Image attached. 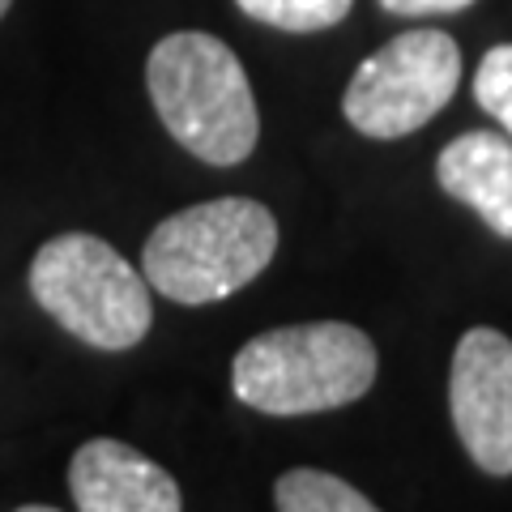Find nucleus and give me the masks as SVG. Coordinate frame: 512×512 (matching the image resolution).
I'll list each match as a JSON object with an SVG mask.
<instances>
[{"instance_id":"1","label":"nucleus","mask_w":512,"mask_h":512,"mask_svg":"<svg viewBox=\"0 0 512 512\" xmlns=\"http://www.w3.org/2000/svg\"><path fill=\"white\" fill-rule=\"evenodd\" d=\"M146 90L167 133L210 167H235L256 150L252 82L222 39L205 30H175L146 60Z\"/></svg>"},{"instance_id":"2","label":"nucleus","mask_w":512,"mask_h":512,"mask_svg":"<svg viewBox=\"0 0 512 512\" xmlns=\"http://www.w3.org/2000/svg\"><path fill=\"white\" fill-rule=\"evenodd\" d=\"M376 380V346L346 320L282 325L239 350L231 363L235 397L248 410L295 419L350 406Z\"/></svg>"},{"instance_id":"3","label":"nucleus","mask_w":512,"mask_h":512,"mask_svg":"<svg viewBox=\"0 0 512 512\" xmlns=\"http://www.w3.org/2000/svg\"><path fill=\"white\" fill-rule=\"evenodd\" d=\"M278 252V222L252 197H218L163 218L141 248L150 291L175 303H214L265 274Z\"/></svg>"},{"instance_id":"4","label":"nucleus","mask_w":512,"mask_h":512,"mask_svg":"<svg viewBox=\"0 0 512 512\" xmlns=\"http://www.w3.org/2000/svg\"><path fill=\"white\" fill-rule=\"evenodd\" d=\"M30 295L94 350H133L154 325L150 282L99 235H56L30 261Z\"/></svg>"},{"instance_id":"5","label":"nucleus","mask_w":512,"mask_h":512,"mask_svg":"<svg viewBox=\"0 0 512 512\" xmlns=\"http://www.w3.org/2000/svg\"><path fill=\"white\" fill-rule=\"evenodd\" d=\"M461 86V47L444 30H406L367 56L342 94V116L372 141L419 133Z\"/></svg>"},{"instance_id":"6","label":"nucleus","mask_w":512,"mask_h":512,"mask_svg":"<svg viewBox=\"0 0 512 512\" xmlns=\"http://www.w3.org/2000/svg\"><path fill=\"white\" fill-rule=\"evenodd\" d=\"M448 414L478 470L512 474V338L470 329L448 367Z\"/></svg>"},{"instance_id":"7","label":"nucleus","mask_w":512,"mask_h":512,"mask_svg":"<svg viewBox=\"0 0 512 512\" xmlns=\"http://www.w3.org/2000/svg\"><path fill=\"white\" fill-rule=\"evenodd\" d=\"M77 512H184L180 483L120 440H90L69 461Z\"/></svg>"},{"instance_id":"8","label":"nucleus","mask_w":512,"mask_h":512,"mask_svg":"<svg viewBox=\"0 0 512 512\" xmlns=\"http://www.w3.org/2000/svg\"><path fill=\"white\" fill-rule=\"evenodd\" d=\"M436 180L453 201L474 210L487 227L512 239V141L500 133H461L436 158Z\"/></svg>"},{"instance_id":"9","label":"nucleus","mask_w":512,"mask_h":512,"mask_svg":"<svg viewBox=\"0 0 512 512\" xmlns=\"http://www.w3.org/2000/svg\"><path fill=\"white\" fill-rule=\"evenodd\" d=\"M278 512H380L363 491L325 470H286L274 487Z\"/></svg>"},{"instance_id":"10","label":"nucleus","mask_w":512,"mask_h":512,"mask_svg":"<svg viewBox=\"0 0 512 512\" xmlns=\"http://www.w3.org/2000/svg\"><path fill=\"white\" fill-rule=\"evenodd\" d=\"M239 13L286 35H316L350 18L355 0H235Z\"/></svg>"},{"instance_id":"11","label":"nucleus","mask_w":512,"mask_h":512,"mask_svg":"<svg viewBox=\"0 0 512 512\" xmlns=\"http://www.w3.org/2000/svg\"><path fill=\"white\" fill-rule=\"evenodd\" d=\"M474 99L512 141V43L491 47L474 73Z\"/></svg>"},{"instance_id":"12","label":"nucleus","mask_w":512,"mask_h":512,"mask_svg":"<svg viewBox=\"0 0 512 512\" xmlns=\"http://www.w3.org/2000/svg\"><path fill=\"white\" fill-rule=\"evenodd\" d=\"M470 5L474 0H380V9L397 18H436V13H461Z\"/></svg>"},{"instance_id":"13","label":"nucleus","mask_w":512,"mask_h":512,"mask_svg":"<svg viewBox=\"0 0 512 512\" xmlns=\"http://www.w3.org/2000/svg\"><path fill=\"white\" fill-rule=\"evenodd\" d=\"M18 512H56V508H47V504H22Z\"/></svg>"},{"instance_id":"14","label":"nucleus","mask_w":512,"mask_h":512,"mask_svg":"<svg viewBox=\"0 0 512 512\" xmlns=\"http://www.w3.org/2000/svg\"><path fill=\"white\" fill-rule=\"evenodd\" d=\"M9 5H13V0H0V18H5V13H9Z\"/></svg>"}]
</instances>
